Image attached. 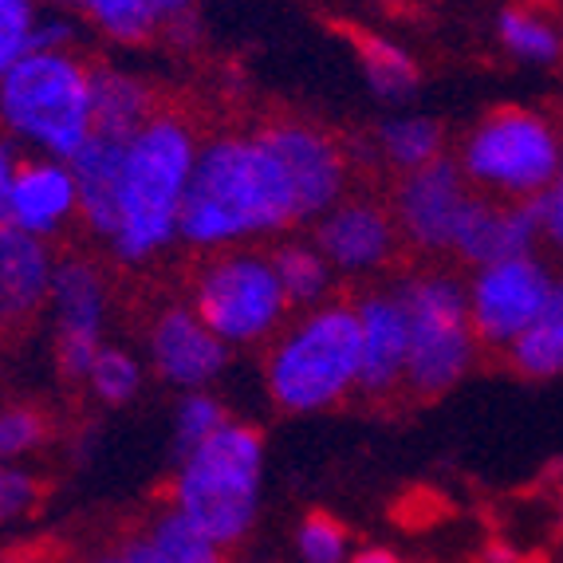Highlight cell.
Instances as JSON below:
<instances>
[{"label": "cell", "mask_w": 563, "mask_h": 563, "mask_svg": "<svg viewBox=\"0 0 563 563\" xmlns=\"http://www.w3.org/2000/svg\"><path fill=\"white\" fill-rule=\"evenodd\" d=\"M151 355L158 375L178 386H201L229 363L225 343L189 308H166L151 331Z\"/></svg>", "instance_id": "2e32d148"}, {"label": "cell", "mask_w": 563, "mask_h": 563, "mask_svg": "<svg viewBox=\"0 0 563 563\" xmlns=\"http://www.w3.org/2000/svg\"><path fill=\"white\" fill-rule=\"evenodd\" d=\"M300 552L308 563H343L347 552V528L339 525L331 512H308L300 525Z\"/></svg>", "instance_id": "1f68e13d"}, {"label": "cell", "mask_w": 563, "mask_h": 563, "mask_svg": "<svg viewBox=\"0 0 563 563\" xmlns=\"http://www.w3.org/2000/svg\"><path fill=\"white\" fill-rule=\"evenodd\" d=\"M52 288V256L44 241L16 225H0V335L36 323Z\"/></svg>", "instance_id": "9a60e30c"}, {"label": "cell", "mask_w": 563, "mask_h": 563, "mask_svg": "<svg viewBox=\"0 0 563 563\" xmlns=\"http://www.w3.org/2000/svg\"><path fill=\"white\" fill-rule=\"evenodd\" d=\"M351 563H402L395 552H386V548H366V552H358Z\"/></svg>", "instance_id": "ab89813d"}, {"label": "cell", "mask_w": 563, "mask_h": 563, "mask_svg": "<svg viewBox=\"0 0 563 563\" xmlns=\"http://www.w3.org/2000/svg\"><path fill=\"white\" fill-rule=\"evenodd\" d=\"M470 194L461 186V169L450 158H433L410 169L398 186V225L422 249H445Z\"/></svg>", "instance_id": "5bb4252c"}, {"label": "cell", "mask_w": 563, "mask_h": 563, "mask_svg": "<svg viewBox=\"0 0 563 563\" xmlns=\"http://www.w3.org/2000/svg\"><path fill=\"white\" fill-rule=\"evenodd\" d=\"M47 438H52V422H47L44 410H36V406H9V410H0V465L40 450Z\"/></svg>", "instance_id": "4316f807"}, {"label": "cell", "mask_w": 563, "mask_h": 563, "mask_svg": "<svg viewBox=\"0 0 563 563\" xmlns=\"http://www.w3.org/2000/svg\"><path fill=\"white\" fill-rule=\"evenodd\" d=\"M358 316V398L363 402H390L398 386H406V308L398 291H363L355 303Z\"/></svg>", "instance_id": "4fadbf2b"}, {"label": "cell", "mask_w": 563, "mask_h": 563, "mask_svg": "<svg viewBox=\"0 0 563 563\" xmlns=\"http://www.w3.org/2000/svg\"><path fill=\"white\" fill-rule=\"evenodd\" d=\"M12 174H16V154H12V142L0 139V225H9Z\"/></svg>", "instance_id": "74e56055"}, {"label": "cell", "mask_w": 563, "mask_h": 563, "mask_svg": "<svg viewBox=\"0 0 563 563\" xmlns=\"http://www.w3.org/2000/svg\"><path fill=\"white\" fill-rule=\"evenodd\" d=\"M508 363L525 378L563 375V280L552 284L544 311L508 343Z\"/></svg>", "instance_id": "44dd1931"}, {"label": "cell", "mask_w": 563, "mask_h": 563, "mask_svg": "<svg viewBox=\"0 0 563 563\" xmlns=\"http://www.w3.org/2000/svg\"><path fill=\"white\" fill-rule=\"evenodd\" d=\"M56 303V366L64 383H84L91 378L95 355H99V335H103L107 288L103 276L84 256H67L52 268V288Z\"/></svg>", "instance_id": "9c48e42d"}, {"label": "cell", "mask_w": 563, "mask_h": 563, "mask_svg": "<svg viewBox=\"0 0 563 563\" xmlns=\"http://www.w3.org/2000/svg\"><path fill=\"white\" fill-rule=\"evenodd\" d=\"M0 563H64V555L52 544H20L0 552Z\"/></svg>", "instance_id": "f35d334b"}, {"label": "cell", "mask_w": 563, "mask_h": 563, "mask_svg": "<svg viewBox=\"0 0 563 563\" xmlns=\"http://www.w3.org/2000/svg\"><path fill=\"white\" fill-rule=\"evenodd\" d=\"M71 24L64 16H52V20H36L29 32V56H44V52H64L71 44Z\"/></svg>", "instance_id": "e575fe53"}, {"label": "cell", "mask_w": 563, "mask_h": 563, "mask_svg": "<svg viewBox=\"0 0 563 563\" xmlns=\"http://www.w3.org/2000/svg\"><path fill=\"white\" fill-rule=\"evenodd\" d=\"M358 316L355 303H320L296 323L268 355V395L288 413H316L343 402L358 383Z\"/></svg>", "instance_id": "277c9868"}, {"label": "cell", "mask_w": 563, "mask_h": 563, "mask_svg": "<svg viewBox=\"0 0 563 563\" xmlns=\"http://www.w3.org/2000/svg\"><path fill=\"white\" fill-rule=\"evenodd\" d=\"M194 158L198 142L178 114H154L131 139L122 166L119 233H114V256L122 264H139L162 253L169 236L178 233Z\"/></svg>", "instance_id": "7a4b0ae2"}, {"label": "cell", "mask_w": 563, "mask_h": 563, "mask_svg": "<svg viewBox=\"0 0 563 563\" xmlns=\"http://www.w3.org/2000/svg\"><path fill=\"white\" fill-rule=\"evenodd\" d=\"M87 563H158V555H154L151 540H146V532H131L122 536L114 548H103V552H95Z\"/></svg>", "instance_id": "d590c367"}, {"label": "cell", "mask_w": 563, "mask_h": 563, "mask_svg": "<svg viewBox=\"0 0 563 563\" xmlns=\"http://www.w3.org/2000/svg\"><path fill=\"white\" fill-rule=\"evenodd\" d=\"M461 169L485 189L536 198L560 174V139L544 114L505 107L473 126L461 146Z\"/></svg>", "instance_id": "52a82bcc"}, {"label": "cell", "mask_w": 563, "mask_h": 563, "mask_svg": "<svg viewBox=\"0 0 563 563\" xmlns=\"http://www.w3.org/2000/svg\"><path fill=\"white\" fill-rule=\"evenodd\" d=\"M225 410H221V402L209 395H189L186 402H181L178 410V442H174V450H178V461H186L189 453L198 450L201 442H206L209 433H217L221 426H225Z\"/></svg>", "instance_id": "f546056e"}, {"label": "cell", "mask_w": 563, "mask_h": 563, "mask_svg": "<svg viewBox=\"0 0 563 563\" xmlns=\"http://www.w3.org/2000/svg\"><path fill=\"white\" fill-rule=\"evenodd\" d=\"M296 221L300 209L288 174L261 142L221 134L201 146L189 169L178 217V233L189 244L236 241Z\"/></svg>", "instance_id": "6da1fadb"}, {"label": "cell", "mask_w": 563, "mask_h": 563, "mask_svg": "<svg viewBox=\"0 0 563 563\" xmlns=\"http://www.w3.org/2000/svg\"><path fill=\"white\" fill-rule=\"evenodd\" d=\"M544 194L520 198L512 206H500V201L488 198H470L450 233V249L465 264H477V268L512 261V256H528L536 233L544 229Z\"/></svg>", "instance_id": "7c38bea8"}, {"label": "cell", "mask_w": 563, "mask_h": 563, "mask_svg": "<svg viewBox=\"0 0 563 563\" xmlns=\"http://www.w3.org/2000/svg\"><path fill=\"white\" fill-rule=\"evenodd\" d=\"M548 209H544V233L555 249H563V151H560V174H555V186L544 194Z\"/></svg>", "instance_id": "8d00e7d4"}, {"label": "cell", "mask_w": 563, "mask_h": 563, "mask_svg": "<svg viewBox=\"0 0 563 563\" xmlns=\"http://www.w3.org/2000/svg\"><path fill=\"white\" fill-rule=\"evenodd\" d=\"M32 24H36L32 0H0V79L29 56Z\"/></svg>", "instance_id": "4dcf8cb0"}, {"label": "cell", "mask_w": 563, "mask_h": 563, "mask_svg": "<svg viewBox=\"0 0 563 563\" xmlns=\"http://www.w3.org/2000/svg\"><path fill=\"white\" fill-rule=\"evenodd\" d=\"M410 328L406 347V395L413 402H433L461 383L473 363L470 300L453 276H413L398 288Z\"/></svg>", "instance_id": "8992f818"}, {"label": "cell", "mask_w": 563, "mask_h": 563, "mask_svg": "<svg viewBox=\"0 0 563 563\" xmlns=\"http://www.w3.org/2000/svg\"><path fill=\"white\" fill-rule=\"evenodd\" d=\"M351 44L358 52V64H363L366 79L383 99H406V95L418 87V71H413L410 56L398 52L395 44H386L378 36H366V32H351Z\"/></svg>", "instance_id": "603a6c76"}, {"label": "cell", "mask_w": 563, "mask_h": 563, "mask_svg": "<svg viewBox=\"0 0 563 563\" xmlns=\"http://www.w3.org/2000/svg\"><path fill=\"white\" fill-rule=\"evenodd\" d=\"M316 253L339 268H375L395 253V217L386 213L378 201H347L335 206L316 229Z\"/></svg>", "instance_id": "e0dca14e"}, {"label": "cell", "mask_w": 563, "mask_h": 563, "mask_svg": "<svg viewBox=\"0 0 563 563\" xmlns=\"http://www.w3.org/2000/svg\"><path fill=\"white\" fill-rule=\"evenodd\" d=\"M520 563H552V555H548V552H532V555H525Z\"/></svg>", "instance_id": "60d3db41"}, {"label": "cell", "mask_w": 563, "mask_h": 563, "mask_svg": "<svg viewBox=\"0 0 563 563\" xmlns=\"http://www.w3.org/2000/svg\"><path fill=\"white\" fill-rule=\"evenodd\" d=\"M71 4H76L103 36L119 40V44L139 47L158 36L151 0H71Z\"/></svg>", "instance_id": "cb8c5ba5"}, {"label": "cell", "mask_w": 563, "mask_h": 563, "mask_svg": "<svg viewBox=\"0 0 563 563\" xmlns=\"http://www.w3.org/2000/svg\"><path fill=\"white\" fill-rule=\"evenodd\" d=\"M146 540H151L158 563H225L221 548L209 544L178 508H162L146 528Z\"/></svg>", "instance_id": "7402d4cb"}, {"label": "cell", "mask_w": 563, "mask_h": 563, "mask_svg": "<svg viewBox=\"0 0 563 563\" xmlns=\"http://www.w3.org/2000/svg\"><path fill=\"white\" fill-rule=\"evenodd\" d=\"M261 465L264 433L256 426L225 422L181 461L174 508L206 536L209 544H236L256 520Z\"/></svg>", "instance_id": "3957f363"}, {"label": "cell", "mask_w": 563, "mask_h": 563, "mask_svg": "<svg viewBox=\"0 0 563 563\" xmlns=\"http://www.w3.org/2000/svg\"><path fill=\"white\" fill-rule=\"evenodd\" d=\"M288 296H284L268 256L229 253L201 268L194 284V316L229 343H253L280 323Z\"/></svg>", "instance_id": "ba28073f"}, {"label": "cell", "mask_w": 563, "mask_h": 563, "mask_svg": "<svg viewBox=\"0 0 563 563\" xmlns=\"http://www.w3.org/2000/svg\"><path fill=\"white\" fill-rule=\"evenodd\" d=\"M0 122L56 162H71L91 139V67L67 52L24 56L0 79Z\"/></svg>", "instance_id": "5b68a950"}, {"label": "cell", "mask_w": 563, "mask_h": 563, "mask_svg": "<svg viewBox=\"0 0 563 563\" xmlns=\"http://www.w3.org/2000/svg\"><path fill=\"white\" fill-rule=\"evenodd\" d=\"M253 139L284 166L300 221L328 213L335 206L343 181H347V166H343V151L331 134H323L320 126H308V122H268Z\"/></svg>", "instance_id": "8fae6325"}, {"label": "cell", "mask_w": 563, "mask_h": 563, "mask_svg": "<svg viewBox=\"0 0 563 563\" xmlns=\"http://www.w3.org/2000/svg\"><path fill=\"white\" fill-rule=\"evenodd\" d=\"M91 386H95V395L103 398L107 406H122V402H131V398L139 395L142 371H139V363L126 355V351L103 347L99 355H95Z\"/></svg>", "instance_id": "83f0119b"}, {"label": "cell", "mask_w": 563, "mask_h": 563, "mask_svg": "<svg viewBox=\"0 0 563 563\" xmlns=\"http://www.w3.org/2000/svg\"><path fill=\"white\" fill-rule=\"evenodd\" d=\"M76 209V181L71 169L56 158L16 162L12 174V201H9V225L24 229L32 236H52Z\"/></svg>", "instance_id": "d6986e66"}, {"label": "cell", "mask_w": 563, "mask_h": 563, "mask_svg": "<svg viewBox=\"0 0 563 563\" xmlns=\"http://www.w3.org/2000/svg\"><path fill=\"white\" fill-rule=\"evenodd\" d=\"M198 4H201V0H151L158 36H166V44H174V47H194V44H198V40H201Z\"/></svg>", "instance_id": "d6a6232c"}, {"label": "cell", "mask_w": 563, "mask_h": 563, "mask_svg": "<svg viewBox=\"0 0 563 563\" xmlns=\"http://www.w3.org/2000/svg\"><path fill=\"white\" fill-rule=\"evenodd\" d=\"M276 280H280L288 303H316L328 296V261H323L316 249H303V244H280L273 256Z\"/></svg>", "instance_id": "d4e9b609"}, {"label": "cell", "mask_w": 563, "mask_h": 563, "mask_svg": "<svg viewBox=\"0 0 563 563\" xmlns=\"http://www.w3.org/2000/svg\"><path fill=\"white\" fill-rule=\"evenodd\" d=\"M44 485L24 470H0V525L24 517L40 505Z\"/></svg>", "instance_id": "836d02e7"}, {"label": "cell", "mask_w": 563, "mask_h": 563, "mask_svg": "<svg viewBox=\"0 0 563 563\" xmlns=\"http://www.w3.org/2000/svg\"><path fill=\"white\" fill-rule=\"evenodd\" d=\"M126 146L131 142L91 134V139L71 154L67 169L76 181V209L84 225L99 236L119 233V198H122V166H126Z\"/></svg>", "instance_id": "ac0fdd59"}, {"label": "cell", "mask_w": 563, "mask_h": 563, "mask_svg": "<svg viewBox=\"0 0 563 563\" xmlns=\"http://www.w3.org/2000/svg\"><path fill=\"white\" fill-rule=\"evenodd\" d=\"M548 296H552V276L532 256L488 264L473 284V335L493 343V347H508L544 311Z\"/></svg>", "instance_id": "30bf717a"}, {"label": "cell", "mask_w": 563, "mask_h": 563, "mask_svg": "<svg viewBox=\"0 0 563 563\" xmlns=\"http://www.w3.org/2000/svg\"><path fill=\"white\" fill-rule=\"evenodd\" d=\"M500 40H505L517 56L525 59H540V64H552L560 56V36L548 29L544 20H536L532 12L508 9L500 16Z\"/></svg>", "instance_id": "f1b7e54d"}, {"label": "cell", "mask_w": 563, "mask_h": 563, "mask_svg": "<svg viewBox=\"0 0 563 563\" xmlns=\"http://www.w3.org/2000/svg\"><path fill=\"white\" fill-rule=\"evenodd\" d=\"M383 158L398 169H422L426 162L442 158V126L433 119H398L378 131Z\"/></svg>", "instance_id": "484cf974"}, {"label": "cell", "mask_w": 563, "mask_h": 563, "mask_svg": "<svg viewBox=\"0 0 563 563\" xmlns=\"http://www.w3.org/2000/svg\"><path fill=\"white\" fill-rule=\"evenodd\" d=\"M555 540H563V500H560V512H555Z\"/></svg>", "instance_id": "b9f144b4"}, {"label": "cell", "mask_w": 563, "mask_h": 563, "mask_svg": "<svg viewBox=\"0 0 563 563\" xmlns=\"http://www.w3.org/2000/svg\"><path fill=\"white\" fill-rule=\"evenodd\" d=\"M154 114L158 111H154L151 84L126 76L119 67H91V134L131 142Z\"/></svg>", "instance_id": "ffe728a7"}]
</instances>
